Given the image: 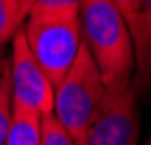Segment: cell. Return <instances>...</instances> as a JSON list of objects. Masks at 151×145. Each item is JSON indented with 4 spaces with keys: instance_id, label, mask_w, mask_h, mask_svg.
Instances as JSON below:
<instances>
[{
    "instance_id": "6da1fadb",
    "label": "cell",
    "mask_w": 151,
    "mask_h": 145,
    "mask_svg": "<svg viewBox=\"0 0 151 145\" xmlns=\"http://www.w3.org/2000/svg\"><path fill=\"white\" fill-rule=\"evenodd\" d=\"M81 36L107 91L133 87L135 50L127 20L111 0H81Z\"/></svg>"
},
{
    "instance_id": "7a4b0ae2",
    "label": "cell",
    "mask_w": 151,
    "mask_h": 145,
    "mask_svg": "<svg viewBox=\"0 0 151 145\" xmlns=\"http://www.w3.org/2000/svg\"><path fill=\"white\" fill-rule=\"evenodd\" d=\"M24 40L35 60L57 87L69 72L83 45L79 8L30 12L22 26Z\"/></svg>"
},
{
    "instance_id": "3957f363",
    "label": "cell",
    "mask_w": 151,
    "mask_h": 145,
    "mask_svg": "<svg viewBox=\"0 0 151 145\" xmlns=\"http://www.w3.org/2000/svg\"><path fill=\"white\" fill-rule=\"evenodd\" d=\"M105 83L85 45L65 79L55 87L52 113L70 133L75 145H85L87 131L105 97Z\"/></svg>"
},
{
    "instance_id": "277c9868",
    "label": "cell",
    "mask_w": 151,
    "mask_h": 145,
    "mask_svg": "<svg viewBox=\"0 0 151 145\" xmlns=\"http://www.w3.org/2000/svg\"><path fill=\"white\" fill-rule=\"evenodd\" d=\"M12 103L38 111L40 115L52 113L55 87L35 60L30 48L24 40L22 28L12 38V55L8 62Z\"/></svg>"
},
{
    "instance_id": "5b68a950",
    "label": "cell",
    "mask_w": 151,
    "mask_h": 145,
    "mask_svg": "<svg viewBox=\"0 0 151 145\" xmlns=\"http://www.w3.org/2000/svg\"><path fill=\"white\" fill-rule=\"evenodd\" d=\"M139 117L133 87L125 91H105L93 123L87 131L85 145H135Z\"/></svg>"
},
{
    "instance_id": "8992f818",
    "label": "cell",
    "mask_w": 151,
    "mask_h": 145,
    "mask_svg": "<svg viewBox=\"0 0 151 145\" xmlns=\"http://www.w3.org/2000/svg\"><path fill=\"white\" fill-rule=\"evenodd\" d=\"M135 50V85L145 87L151 81V0H137L135 18L131 24Z\"/></svg>"
},
{
    "instance_id": "52a82bcc",
    "label": "cell",
    "mask_w": 151,
    "mask_h": 145,
    "mask_svg": "<svg viewBox=\"0 0 151 145\" xmlns=\"http://www.w3.org/2000/svg\"><path fill=\"white\" fill-rule=\"evenodd\" d=\"M42 115L38 111L12 103L6 145H40Z\"/></svg>"
},
{
    "instance_id": "ba28073f",
    "label": "cell",
    "mask_w": 151,
    "mask_h": 145,
    "mask_svg": "<svg viewBox=\"0 0 151 145\" xmlns=\"http://www.w3.org/2000/svg\"><path fill=\"white\" fill-rule=\"evenodd\" d=\"M24 18L20 0H0V48L22 28Z\"/></svg>"
},
{
    "instance_id": "9c48e42d",
    "label": "cell",
    "mask_w": 151,
    "mask_h": 145,
    "mask_svg": "<svg viewBox=\"0 0 151 145\" xmlns=\"http://www.w3.org/2000/svg\"><path fill=\"white\" fill-rule=\"evenodd\" d=\"M40 145H75L70 133L60 125V121L55 117V113L42 115Z\"/></svg>"
},
{
    "instance_id": "30bf717a",
    "label": "cell",
    "mask_w": 151,
    "mask_h": 145,
    "mask_svg": "<svg viewBox=\"0 0 151 145\" xmlns=\"http://www.w3.org/2000/svg\"><path fill=\"white\" fill-rule=\"evenodd\" d=\"M12 113V95H10V77L8 69L0 85V145H6V133H8V123H10Z\"/></svg>"
},
{
    "instance_id": "8fae6325",
    "label": "cell",
    "mask_w": 151,
    "mask_h": 145,
    "mask_svg": "<svg viewBox=\"0 0 151 145\" xmlns=\"http://www.w3.org/2000/svg\"><path fill=\"white\" fill-rule=\"evenodd\" d=\"M81 0H20V8L24 16L36 10H67V8H79ZM26 20V18H24Z\"/></svg>"
},
{
    "instance_id": "7c38bea8",
    "label": "cell",
    "mask_w": 151,
    "mask_h": 145,
    "mask_svg": "<svg viewBox=\"0 0 151 145\" xmlns=\"http://www.w3.org/2000/svg\"><path fill=\"white\" fill-rule=\"evenodd\" d=\"M113 4H115L119 12L123 14V18L127 20L129 28H131V24H133V18H135V8H137V0H111Z\"/></svg>"
},
{
    "instance_id": "4fadbf2b",
    "label": "cell",
    "mask_w": 151,
    "mask_h": 145,
    "mask_svg": "<svg viewBox=\"0 0 151 145\" xmlns=\"http://www.w3.org/2000/svg\"><path fill=\"white\" fill-rule=\"evenodd\" d=\"M6 69H8V62H4V59L0 57V85H2V79L6 75Z\"/></svg>"
},
{
    "instance_id": "5bb4252c",
    "label": "cell",
    "mask_w": 151,
    "mask_h": 145,
    "mask_svg": "<svg viewBox=\"0 0 151 145\" xmlns=\"http://www.w3.org/2000/svg\"><path fill=\"white\" fill-rule=\"evenodd\" d=\"M147 145H151V141H149V143H147Z\"/></svg>"
}]
</instances>
